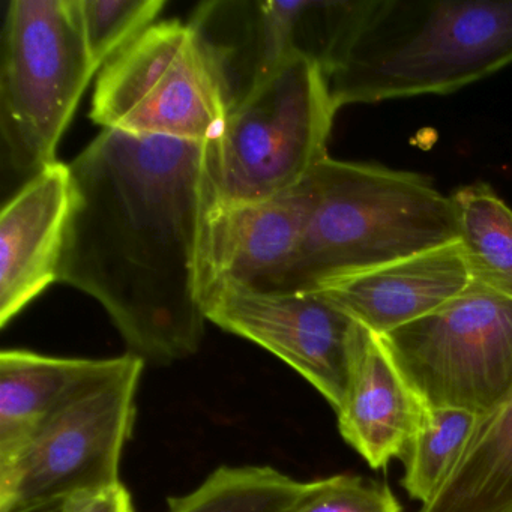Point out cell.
Masks as SVG:
<instances>
[{"instance_id":"obj_1","label":"cell","mask_w":512,"mask_h":512,"mask_svg":"<svg viewBox=\"0 0 512 512\" xmlns=\"http://www.w3.org/2000/svg\"><path fill=\"white\" fill-rule=\"evenodd\" d=\"M59 283L103 305L131 355L199 352L214 191L208 143L104 130L70 164Z\"/></svg>"},{"instance_id":"obj_2","label":"cell","mask_w":512,"mask_h":512,"mask_svg":"<svg viewBox=\"0 0 512 512\" xmlns=\"http://www.w3.org/2000/svg\"><path fill=\"white\" fill-rule=\"evenodd\" d=\"M512 64V0H367L326 74L335 110L446 95Z\"/></svg>"},{"instance_id":"obj_3","label":"cell","mask_w":512,"mask_h":512,"mask_svg":"<svg viewBox=\"0 0 512 512\" xmlns=\"http://www.w3.org/2000/svg\"><path fill=\"white\" fill-rule=\"evenodd\" d=\"M301 242L268 293L319 292L338 281L458 241L451 197L424 176L326 158Z\"/></svg>"},{"instance_id":"obj_4","label":"cell","mask_w":512,"mask_h":512,"mask_svg":"<svg viewBox=\"0 0 512 512\" xmlns=\"http://www.w3.org/2000/svg\"><path fill=\"white\" fill-rule=\"evenodd\" d=\"M100 68L83 35L79 0H13L0 61L5 172L31 181L58 163L59 142Z\"/></svg>"},{"instance_id":"obj_5","label":"cell","mask_w":512,"mask_h":512,"mask_svg":"<svg viewBox=\"0 0 512 512\" xmlns=\"http://www.w3.org/2000/svg\"><path fill=\"white\" fill-rule=\"evenodd\" d=\"M335 110L325 73L296 59L232 112L208 143L215 205H247L280 196L328 158Z\"/></svg>"},{"instance_id":"obj_6","label":"cell","mask_w":512,"mask_h":512,"mask_svg":"<svg viewBox=\"0 0 512 512\" xmlns=\"http://www.w3.org/2000/svg\"><path fill=\"white\" fill-rule=\"evenodd\" d=\"M145 365L139 356L122 355L116 370L65 401L0 461V512L97 496L122 484V452L133 433Z\"/></svg>"},{"instance_id":"obj_7","label":"cell","mask_w":512,"mask_h":512,"mask_svg":"<svg viewBox=\"0 0 512 512\" xmlns=\"http://www.w3.org/2000/svg\"><path fill=\"white\" fill-rule=\"evenodd\" d=\"M227 112L191 26L152 25L103 68L91 119L104 130L188 142L218 139Z\"/></svg>"},{"instance_id":"obj_8","label":"cell","mask_w":512,"mask_h":512,"mask_svg":"<svg viewBox=\"0 0 512 512\" xmlns=\"http://www.w3.org/2000/svg\"><path fill=\"white\" fill-rule=\"evenodd\" d=\"M365 5L367 0H212L194 10L188 25L229 113L296 59L328 73Z\"/></svg>"},{"instance_id":"obj_9","label":"cell","mask_w":512,"mask_h":512,"mask_svg":"<svg viewBox=\"0 0 512 512\" xmlns=\"http://www.w3.org/2000/svg\"><path fill=\"white\" fill-rule=\"evenodd\" d=\"M425 407L482 415L512 385V299L473 283L433 313L377 335Z\"/></svg>"},{"instance_id":"obj_10","label":"cell","mask_w":512,"mask_h":512,"mask_svg":"<svg viewBox=\"0 0 512 512\" xmlns=\"http://www.w3.org/2000/svg\"><path fill=\"white\" fill-rule=\"evenodd\" d=\"M208 322L286 362L338 412L367 328L322 292L268 293L230 284L209 287Z\"/></svg>"},{"instance_id":"obj_11","label":"cell","mask_w":512,"mask_h":512,"mask_svg":"<svg viewBox=\"0 0 512 512\" xmlns=\"http://www.w3.org/2000/svg\"><path fill=\"white\" fill-rule=\"evenodd\" d=\"M73 182L61 161L17 191L0 214V326L58 281Z\"/></svg>"},{"instance_id":"obj_12","label":"cell","mask_w":512,"mask_h":512,"mask_svg":"<svg viewBox=\"0 0 512 512\" xmlns=\"http://www.w3.org/2000/svg\"><path fill=\"white\" fill-rule=\"evenodd\" d=\"M317 196L313 172L298 187L272 199L230 208L214 203L209 221V287L230 284L265 292L295 254Z\"/></svg>"},{"instance_id":"obj_13","label":"cell","mask_w":512,"mask_h":512,"mask_svg":"<svg viewBox=\"0 0 512 512\" xmlns=\"http://www.w3.org/2000/svg\"><path fill=\"white\" fill-rule=\"evenodd\" d=\"M472 284L460 241L380 266L319 290L376 335L448 304Z\"/></svg>"},{"instance_id":"obj_14","label":"cell","mask_w":512,"mask_h":512,"mask_svg":"<svg viewBox=\"0 0 512 512\" xmlns=\"http://www.w3.org/2000/svg\"><path fill=\"white\" fill-rule=\"evenodd\" d=\"M425 406L407 385L379 337L367 331L353 367L338 428L343 439L373 469L403 458Z\"/></svg>"},{"instance_id":"obj_15","label":"cell","mask_w":512,"mask_h":512,"mask_svg":"<svg viewBox=\"0 0 512 512\" xmlns=\"http://www.w3.org/2000/svg\"><path fill=\"white\" fill-rule=\"evenodd\" d=\"M121 359L59 358L19 349L0 353V461L65 401L116 370Z\"/></svg>"},{"instance_id":"obj_16","label":"cell","mask_w":512,"mask_h":512,"mask_svg":"<svg viewBox=\"0 0 512 512\" xmlns=\"http://www.w3.org/2000/svg\"><path fill=\"white\" fill-rule=\"evenodd\" d=\"M419 512H512V385L478 416L457 466Z\"/></svg>"},{"instance_id":"obj_17","label":"cell","mask_w":512,"mask_h":512,"mask_svg":"<svg viewBox=\"0 0 512 512\" xmlns=\"http://www.w3.org/2000/svg\"><path fill=\"white\" fill-rule=\"evenodd\" d=\"M458 241L473 283L512 299V211L487 184L451 196Z\"/></svg>"},{"instance_id":"obj_18","label":"cell","mask_w":512,"mask_h":512,"mask_svg":"<svg viewBox=\"0 0 512 512\" xmlns=\"http://www.w3.org/2000/svg\"><path fill=\"white\" fill-rule=\"evenodd\" d=\"M308 484L271 466H221L190 493L169 497L167 512H290Z\"/></svg>"},{"instance_id":"obj_19","label":"cell","mask_w":512,"mask_h":512,"mask_svg":"<svg viewBox=\"0 0 512 512\" xmlns=\"http://www.w3.org/2000/svg\"><path fill=\"white\" fill-rule=\"evenodd\" d=\"M478 415L425 407L421 424L404 452L403 485L421 505L437 493L463 455Z\"/></svg>"},{"instance_id":"obj_20","label":"cell","mask_w":512,"mask_h":512,"mask_svg":"<svg viewBox=\"0 0 512 512\" xmlns=\"http://www.w3.org/2000/svg\"><path fill=\"white\" fill-rule=\"evenodd\" d=\"M89 55L103 68L116 53L154 25L164 0H79Z\"/></svg>"},{"instance_id":"obj_21","label":"cell","mask_w":512,"mask_h":512,"mask_svg":"<svg viewBox=\"0 0 512 512\" xmlns=\"http://www.w3.org/2000/svg\"><path fill=\"white\" fill-rule=\"evenodd\" d=\"M290 512H403L385 484L338 475L311 481Z\"/></svg>"},{"instance_id":"obj_22","label":"cell","mask_w":512,"mask_h":512,"mask_svg":"<svg viewBox=\"0 0 512 512\" xmlns=\"http://www.w3.org/2000/svg\"><path fill=\"white\" fill-rule=\"evenodd\" d=\"M76 512H136L133 497L124 484L89 497Z\"/></svg>"},{"instance_id":"obj_23","label":"cell","mask_w":512,"mask_h":512,"mask_svg":"<svg viewBox=\"0 0 512 512\" xmlns=\"http://www.w3.org/2000/svg\"><path fill=\"white\" fill-rule=\"evenodd\" d=\"M86 499H89V497L47 500V502L25 506V508L17 509V511L14 512H76Z\"/></svg>"}]
</instances>
